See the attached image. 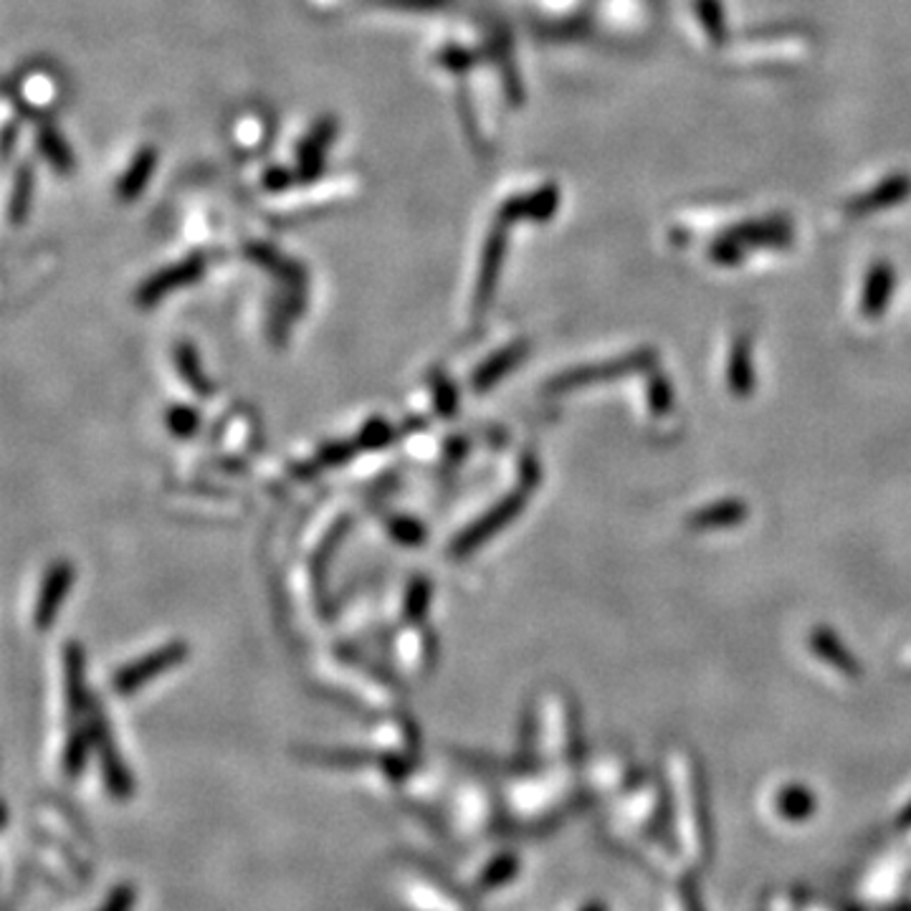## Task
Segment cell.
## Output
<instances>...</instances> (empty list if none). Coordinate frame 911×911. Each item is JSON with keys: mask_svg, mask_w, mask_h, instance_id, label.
Listing matches in <instances>:
<instances>
[{"mask_svg": "<svg viewBox=\"0 0 911 911\" xmlns=\"http://www.w3.org/2000/svg\"><path fill=\"white\" fill-rule=\"evenodd\" d=\"M185 656H188V646L170 644L165 648H160V651L145 656V659H140V661L129 663V666H125L117 676H114V691H117V694L137 691L142 684L152 682L154 676L165 674V671L177 666V663H180Z\"/></svg>", "mask_w": 911, "mask_h": 911, "instance_id": "cell-1", "label": "cell"}, {"mask_svg": "<svg viewBox=\"0 0 911 911\" xmlns=\"http://www.w3.org/2000/svg\"><path fill=\"white\" fill-rule=\"evenodd\" d=\"M522 504H524V497L522 494H512V497H507L504 501H499L497 507L491 509V512H486L482 520L471 524V527L463 532V535L456 539L453 545V552L456 554H469L474 552L478 545L486 542V539H491L497 535L499 529H504L509 522L514 520L516 514L522 512Z\"/></svg>", "mask_w": 911, "mask_h": 911, "instance_id": "cell-2", "label": "cell"}, {"mask_svg": "<svg viewBox=\"0 0 911 911\" xmlns=\"http://www.w3.org/2000/svg\"><path fill=\"white\" fill-rule=\"evenodd\" d=\"M72 583H74V570L68 562H57L49 570V575H46V581L41 585V596H38V603H36V625L38 628H49L53 623V617H57L61 603H64L68 590H72Z\"/></svg>", "mask_w": 911, "mask_h": 911, "instance_id": "cell-3", "label": "cell"}, {"mask_svg": "<svg viewBox=\"0 0 911 911\" xmlns=\"http://www.w3.org/2000/svg\"><path fill=\"white\" fill-rule=\"evenodd\" d=\"M724 241L735 244L739 251L758 249V246H785L793 238L790 223L777 219V221H758V223H745L735 230H729L727 236H722Z\"/></svg>", "mask_w": 911, "mask_h": 911, "instance_id": "cell-4", "label": "cell"}, {"mask_svg": "<svg viewBox=\"0 0 911 911\" xmlns=\"http://www.w3.org/2000/svg\"><path fill=\"white\" fill-rule=\"evenodd\" d=\"M911 196V177L909 175H894L889 180H884L878 188L863 192L861 198H856L853 203H848V213L853 215H866L884 211V208L899 205L901 200Z\"/></svg>", "mask_w": 911, "mask_h": 911, "instance_id": "cell-5", "label": "cell"}, {"mask_svg": "<svg viewBox=\"0 0 911 911\" xmlns=\"http://www.w3.org/2000/svg\"><path fill=\"white\" fill-rule=\"evenodd\" d=\"M646 360H648V354H636V358H623L598 370H575V373L558 377V380H554V390H573V388H583V385H588L592 380H603V377H617V375L633 373V370L644 367Z\"/></svg>", "mask_w": 911, "mask_h": 911, "instance_id": "cell-6", "label": "cell"}, {"mask_svg": "<svg viewBox=\"0 0 911 911\" xmlns=\"http://www.w3.org/2000/svg\"><path fill=\"white\" fill-rule=\"evenodd\" d=\"M894 295V269L884 261L871 269L866 276V287H863L861 309L866 316H878L889 304V297Z\"/></svg>", "mask_w": 911, "mask_h": 911, "instance_id": "cell-7", "label": "cell"}, {"mask_svg": "<svg viewBox=\"0 0 911 911\" xmlns=\"http://www.w3.org/2000/svg\"><path fill=\"white\" fill-rule=\"evenodd\" d=\"M527 350H529V347L524 345V342H520V345H514V347H507V350H501L499 354H494V358L489 362H486L484 367L476 370L474 388L478 392L489 390L494 383H499L501 377H504L507 373H512L514 365L524 358V354H527Z\"/></svg>", "mask_w": 911, "mask_h": 911, "instance_id": "cell-8", "label": "cell"}, {"mask_svg": "<svg viewBox=\"0 0 911 911\" xmlns=\"http://www.w3.org/2000/svg\"><path fill=\"white\" fill-rule=\"evenodd\" d=\"M747 516V509L745 504H739V501H722V504H714L709 509H701L689 520V524L694 529H724V527H735Z\"/></svg>", "mask_w": 911, "mask_h": 911, "instance_id": "cell-9", "label": "cell"}, {"mask_svg": "<svg viewBox=\"0 0 911 911\" xmlns=\"http://www.w3.org/2000/svg\"><path fill=\"white\" fill-rule=\"evenodd\" d=\"M813 648L823 661H828L831 666H836L840 674H846V676L859 674V661L853 659V653L846 651L844 644H840V640L833 636V633L815 631L813 633Z\"/></svg>", "mask_w": 911, "mask_h": 911, "instance_id": "cell-10", "label": "cell"}, {"mask_svg": "<svg viewBox=\"0 0 911 911\" xmlns=\"http://www.w3.org/2000/svg\"><path fill=\"white\" fill-rule=\"evenodd\" d=\"M198 274H200V261H198V259L185 261L183 266L167 269V272H162V274L154 276V279L148 284V287H145V291L140 295V299H145V302H154V299H158V297L167 295L170 289L183 287L185 282L196 279Z\"/></svg>", "mask_w": 911, "mask_h": 911, "instance_id": "cell-11", "label": "cell"}, {"mask_svg": "<svg viewBox=\"0 0 911 911\" xmlns=\"http://www.w3.org/2000/svg\"><path fill=\"white\" fill-rule=\"evenodd\" d=\"M501 253H504V236H501V228H499L497 234L491 236V246H489V251H486V259H484L482 279H478V295H476L478 307H484L486 299L491 297L494 282H497V274H499Z\"/></svg>", "mask_w": 911, "mask_h": 911, "instance_id": "cell-12", "label": "cell"}, {"mask_svg": "<svg viewBox=\"0 0 911 911\" xmlns=\"http://www.w3.org/2000/svg\"><path fill=\"white\" fill-rule=\"evenodd\" d=\"M729 383L739 396L752 390V358L750 347H747L745 339H739L735 345V352L729 358Z\"/></svg>", "mask_w": 911, "mask_h": 911, "instance_id": "cell-13", "label": "cell"}, {"mask_svg": "<svg viewBox=\"0 0 911 911\" xmlns=\"http://www.w3.org/2000/svg\"><path fill=\"white\" fill-rule=\"evenodd\" d=\"M697 15L707 34L714 38V43H724L727 30H724V11L720 0H697Z\"/></svg>", "mask_w": 911, "mask_h": 911, "instance_id": "cell-14", "label": "cell"}, {"mask_svg": "<svg viewBox=\"0 0 911 911\" xmlns=\"http://www.w3.org/2000/svg\"><path fill=\"white\" fill-rule=\"evenodd\" d=\"M68 701H72L74 709L84 707V653H79V648L72 646V651H68Z\"/></svg>", "mask_w": 911, "mask_h": 911, "instance_id": "cell-15", "label": "cell"}, {"mask_svg": "<svg viewBox=\"0 0 911 911\" xmlns=\"http://www.w3.org/2000/svg\"><path fill=\"white\" fill-rule=\"evenodd\" d=\"M177 362H180V373L190 383V388L200 392V396H211V385H208L205 375L198 370L196 354H192L190 347H183L180 354H177Z\"/></svg>", "mask_w": 911, "mask_h": 911, "instance_id": "cell-16", "label": "cell"}, {"mask_svg": "<svg viewBox=\"0 0 911 911\" xmlns=\"http://www.w3.org/2000/svg\"><path fill=\"white\" fill-rule=\"evenodd\" d=\"M428 600H430V585H428V581H415L413 588L408 590V600H405L408 617H411V621H419V617L426 615Z\"/></svg>", "mask_w": 911, "mask_h": 911, "instance_id": "cell-17", "label": "cell"}, {"mask_svg": "<svg viewBox=\"0 0 911 911\" xmlns=\"http://www.w3.org/2000/svg\"><path fill=\"white\" fill-rule=\"evenodd\" d=\"M170 428H173L177 436H192L198 428V415L188 411V408H175V411L170 413Z\"/></svg>", "mask_w": 911, "mask_h": 911, "instance_id": "cell-18", "label": "cell"}, {"mask_svg": "<svg viewBox=\"0 0 911 911\" xmlns=\"http://www.w3.org/2000/svg\"><path fill=\"white\" fill-rule=\"evenodd\" d=\"M150 167H152V152H145L142 158H137V162L133 165V170H129V175L125 180L127 196H133V192L140 188V185H145V177H148Z\"/></svg>", "mask_w": 911, "mask_h": 911, "instance_id": "cell-19", "label": "cell"}]
</instances>
